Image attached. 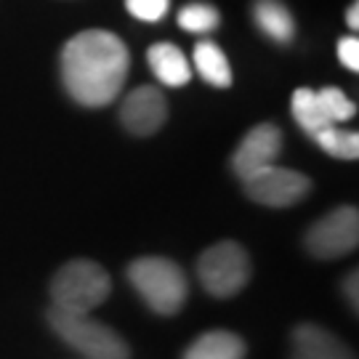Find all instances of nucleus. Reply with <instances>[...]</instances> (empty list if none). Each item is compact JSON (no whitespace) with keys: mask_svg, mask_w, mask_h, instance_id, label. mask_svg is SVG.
<instances>
[{"mask_svg":"<svg viewBox=\"0 0 359 359\" xmlns=\"http://www.w3.org/2000/svg\"><path fill=\"white\" fill-rule=\"evenodd\" d=\"M128 67L126 43L107 29H86L62 51L65 88L83 107H104L112 102L128 77Z\"/></svg>","mask_w":359,"mask_h":359,"instance_id":"1","label":"nucleus"},{"mask_svg":"<svg viewBox=\"0 0 359 359\" xmlns=\"http://www.w3.org/2000/svg\"><path fill=\"white\" fill-rule=\"evenodd\" d=\"M112 290V280L96 261H67L51 280L53 306L77 314H90L96 306H102Z\"/></svg>","mask_w":359,"mask_h":359,"instance_id":"2","label":"nucleus"},{"mask_svg":"<svg viewBox=\"0 0 359 359\" xmlns=\"http://www.w3.org/2000/svg\"><path fill=\"white\" fill-rule=\"evenodd\" d=\"M128 280L136 287V293L144 298V304L157 314H176L187 301V277L181 266L160 256L136 258L128 266Z\"/></svg>","mask_w":359,"mask_h":359,"instance_id":"3","label":"nucleus"},{"mask_svg":"<svg viewBox=\"0 0 359 359\" xmlns=\"http://www.w3.org/2000/svg\"><path fill=\"white\" fill-rule=\"evenodd\" d=\"M53 333L59 335L65 344L80 351L88 359H130L128 344L120 335L93 320L90 314H77V311H65V309L53 306L48 311Z\"/></svg>","mask_w":359,"mask_h":359,"instance_id":"4","label":"nucleus"},{"mask_svg":"<svg viewBox=\"0 0 359 359\" xmlns=\"http://www.w3.org/2000/svg\"><path fill=\"white\" fill-rule=\"evenodd\" d=\"M200 283L216 298H231L243 290L250 277V258L243 245L224 240L210 245L197 261Z\"/></svg>","mask_w":359,"mask_h":359,"instance_id":"5","label":"nucleus"},{"mask_svg":"<svg viewBox=\"0 0 359 359\" xmlns=\"http://www.w3.org/2000/svg\"><path fill=\"white\" fill-rule=\"evenodd\" d=\"M243 187L250 200H256L266 208H290L298 200H304L311 189V179L280 165H264L248 173L243 179Z\"/></svg>","mask_w":359,"mask_h":359,"instance_id":"6","label":"nucleus"},{"mask_svg":"<svg viewBox=\"0 0 359 359\" xmlns=\"http://www.w3.org/2000/svg\"><path fill=\"white\" fill-rule=\"evenodd\" d=\"M359 210L354 205L335 208L322 216L306 234V248L314 258H341L357 250Z\"/></svg>","mask_w":359,"mask_h":359,"instance_id":"7","label":"nucleus"},{"mask_svg":"<svg viewBox=\"0 0 359 359\" xmlns=\"http://www.w3.org/2000/svg\"><path fill=\"white\" fill-rule=\"evenodd\" d=\"M168 117V104L165 96L152 86H142L130 93L128 99L123 102L120 109V120L128 133L133 136H152L163 128Z\"/></svg>","mask_w":359,"mask_h":359,"instance_id":"8","label":"nucleus"},{"mask_svg":"<svg viewBox=\"0 0 359 359\" xmlns=\"http://www.w3.org/2000/svg\"><path fill=\"white\" fill-rule=\"evenodd\" d=\"M280 149H283V130L277 128L274 123H261L234 149L231 168H234V173L240 179H245L248 173H253L258 168L271 165L277 160Z\"/></svg>","mask_w":359,"mask_h":359,"instance_id":"9","label":"nucleus"},{"mask_svg":"<svg viewBox=\"0 0 359 359\" xmlns=\"http://www.w3.org/2000/svg\"><path fill=\"white\" fill-rule=\"evenodd\" d=\"M290 346H293L290 359H357L341 338L311 322L295 327Z\"/></svg>","mask_w":359,"mask_h":359,"instance_id":"10","label":"nucleus"},{"mask_svg":"<svg viewBox=\"0 0 359 359\" xmlns=\"http://www.w3.org/2000/svg\"><path fill=\"white\" fill-rule=\"evenodd\" d=\"M147 59H149V67L157 75V80L170 86V88L187 86L192 80V67L187 62L184 51L173 43H154L147 53Z\"/></svg>","mask_w":359,"mask_h":359,"instance_id":"11","label":"nucleus"},{"mask_svg":"<svg viewBox=\"0 0 359 359\" xmlns=\"http://www.w3.org/2000/svg\"><path fill=\"white\" fill-rule=\"evenodd\" d=\"M184 359H245V341L231 330H208L184 351Z\"/></svg>","mask_w":359,"mask_h":359,"instance_id":"12","label":"nucleus"},{"mask_svg":"<svg viewBox=\"0 0 359 359\" xmlns=\"http://www.w3.org/2000/svg\"><path fill=\"white\" fill-rule=\"evenodd\" d=\"M194 67L200 77L216 86V88H229L231 86V67L226 62V53L218 48L213 40H200L194 46Z\"/></svg>","mask_w":359,"mask_h":359,"instance_id":"13","label":"nucleus"},{"mask_svg":"<svg viewBox=\"0 0 359 359\" xmlns=\"http://www.w3.org/2000/svg\"><path fill=\"white\" fill-rule=\"evenodd\" d=\"M256 25L264 35L277 43H290L295 32L293 16L280 0H258L256 3Z\"/></svg>","mask_w":359,"mask_h":359,"instance_id":"14","label":"nucleus"},{"mask_svg":"<svg viewBox=\"0 0 359 359\" xmlns=\"http://www.w3.org/2000/svg\"><path fill=\"white\" fill-rule=\"evenodd\" d=\"M290 107H293L295 123H298L301 128L306 130L309 136H317L320 130L335 126L333 120L325 115V109H322L320 99H317V90L298 88L293 93V102H290Z\"/></svg>","mask_w":359,"mask_h":359,"instance_id":"15","label":"nucleus"},{"mask_svg":"<svg viewBox=\"0 0 359 359\" xmlns=\"http://www.w3.org/2000/svg\"><path fill=\"white\" fill-rule=\"evenodd\" d=\"M314 142L320 144L327 154L338 157V160H357L359 154V136L354 130H341L330 126V128L320 130L314 136Z\"/></svg>","mask_w":359,"mask_h":359,"instance_id":"16","label":"nucleus"},{"mask_svg":"<svg viewBox=\"0 0 359 359\" xmlns=\"http://www.w3.org/2000/svg\"><path fill=\"white\" fill-rule=\"evenodd\" d=\"M218 22H221V16L208 3H189L179 13V25L187 32H210L218 27Z\"/></svg>","mask_w":359,"mask_h":359,"instance_id":"17","label":"nucleus"},{"mask_svg":"<svg viewBox=\"0 0 359 359\" xmlns=\"http://www.w3.org/2000/svg\"><path fill=\"white\" fill-rule=\"evenodd\" d=\"M317 99H320L325 115L330 117L333 123H346V120H351V117L357 115V104L351 102L341 88L330 86V88L317 90Z\"/></svg>","mask_w":359,"mask_h":359,"instance_id":"18","label":"nucleus"},{"mask_svg":"<svg viewBox=\"0 0 359 359\" xmlns=\"http://www.w3.org/2000/svg\"><path fill=\"white\" fill-rule=\"evenodd\" d=\"M126 8L142 22H160L170 8V0H126Z\"/></svg>","mask_w":359,"mask_h":359,"instance_id":"19","label":"nucleus"},{"mask_svg":"<svg viewBox=\"0 0 359 359\" xmlns=\"http://www.w3.org/2000/svg\"><path fill=\"white\" fill-rule=\"evenodd\" d=\"M338 59H341V65L348 67L351 72L359 69V40L354 38V35L338 40Z\"/></svg>","mask_w":359,"mask_h":359,"instance_id":"20","label":"nucleus"},{"mask_svg":"<svg viewBox=\"0 0 359 359\" xmlns=\"http://www.w3.org/2000/svg\"><path fill=\"white\" fill-rule=\"evenodd\" d=\"M359 271L354 269L351 274H348L346 280H344V293H346V298H348V304H351V309L357 311V306H359Z\"/></svg>","mask_w":359,"mask_h":359,"instance_id":"21","label":"nucleus"},{"mask_svg":"<svg viewBox=\"0 0 359 359\" xmlns=\"http://www.w3.org/2000/svg\"><path fill=\"white\" fill-rule=\"evenodd\" d=\"M346 22H348V27H351V29H357V27H359V6H357V3H354V6L348 8Z\"/></svg>","mask_w":359,"mask_h":359,"instance_id":"22","label":"nucleus"}]
</instances>
